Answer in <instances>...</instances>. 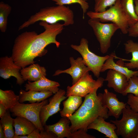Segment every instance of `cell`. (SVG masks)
Returning <instances> with one entry per match:
<instances>
[{"instance_id": "f1b7e54d", "label": "cell", "mask_w": 138, "mask_h": 138, "mask_svg": "<svg viewBox=\"0 0 138 138\" xmlns=\"http://www.w3.org/2000/svg\"><path fill=\"white\" fill-rule=\"evenodd\" d=\"M55 2L57 5H65L77 3L80 5L83 12V18H84V15L89 8L87 0H51Z\"/></svg>"}, {"instance_id": "7a4b0ae2", "label": "cell", "mask_w": 138, "mask_h": 138, "mask_svg": "<svg viewBox=\"0 0 138 138\" xmlns=\"http://www.w3.org/2000/svg\"><path fill=\"white\" fill-rule=\"evenodd\" d=\"M64 21V26L73 25L74 23L73 11L68 6L64 5L48 7L41 9L39 11L32 15L18 28L21 30L39 21H45L49 24Z\"/></svg>"}, {"instance_id": "f546056e", "label": "cell", "mask_w": 138, "mask_h": 138, "mask_svg": "<svg viewBox=\"0 0 138 138\" xmlns=\"http://www.w3.org/2000/svg\"><path fill=\"white\" fill-rule=\"evenodd\" d=\"M128 94L138 97V76H134L129 79L126 88L122 94L125 96Z\"/></svg>"}, {"instance_id": "ba28073f", "label": "cell", "mask_w": 138, "mask_h": 138, "mask_svg": "<svg viewBox=\"0 0 138 138\" xmlns=\"http://www.w3.org/2000/svg\"><path fill=\"white\" fill-rule=\"evenodd\" d=\"M105 81L103 78L99 77L96 80H94L88 72L74 84L67 87L66 96L68 97L72 95H76L85 97L95 89L101 88Z\"/></svg>"}, {"instance_id": "d4e9b609", "label": "cell", "mask_w": 138, "mask_h": 138, "mask_svg": "<svg viewBox=\"0 0 138 138\" xmlns=\"http://www.w3.org/2000/svg\"><path fill=\"white\" fill-rule=\"evenodd\" d=\"M19 102V95H16L14 91L0 89V103L4 105L7 110L13 108Z\"/></svg>"}, {"instance_id": "9a60e30c", "label": "cell", "mask_w": 138, "mask_h": 138, "mask_svg": "<svg viewBox=\"0 0 138 138\" xmlns=\"http://www.w3.org/2000/svg\"><path fill=\"white\" fill-rule=\"evenodd\" d=\"M105 80L108 82V87L113 88L115 92L121 94L128 85V81L124 74L112 69L109 70Z\"/></svg>"}, {"instance_id": "2e32d148", "label": "cell", "mask_w": 138, "mask_h": 138, "mask_svg": "<svg viewBox=\"0 0 138 138\" xmlns=\"http://www.w3.org/2000/svg\"><path fill=\"white\" fill-rule=\"evenodd\" d=\"M60 86L58 82L50 80L44 76L40 79L34 82H31L28 81L24 87L26 91H50L55 94L59 90L58 87Z\"/></svg>"}, {"instance_id": "83f0119b", "label": "cell", "mask_w": 138, "mask_h": 138, "mask_svg": "<svg viewBox=\"0 0 138 138\" xmlns=\"http://www.w3.org/2000/svg\"><path fill=\"white\" fill-rule=\"evenodd\" d=\"M12 7L8 4L1 2L0 3V30L5 32L6 30L8 17L10 13Z\"/></svg>"}, {"instance_id": "7402d4cb", "label": "cell", "mask_w": 138, "mask_h": 138, "mask_svg": "<svg viewBox=\"0 0 138 138\" xmlns=\"http://www.w3.org/2000/svg\"><path fill=\"white\" fill-rule=\"evenodd\" d=\"M13 126L15 128V136L28 135L37 129L31 121L20 116L14 119Z\"/></svg>"}, {"instance_id": "1f68e13d", "label": "cell", "mask_w": 138, "mask_h": 138, "mask_svg": "<svg viewBox=\"0 0 138 138\" xmlns=\"http://www.w3.org/2000/svg\"><path fill=\"white\" fill-rule=\"evenodd\" d=\"M135 4L134 9L136 14L138 16V0H134ZM129 36L136 37H138V20L135 24L129 26L128 30Z\"/></svg>"}, {"instance_id": "8992f818", "label": "cell", "mask_w": 138, "mask_h": 138, "mask_svg": "<svg viewBox=\"0 0 138 138\" xmlns=\"http://www.w3.org/2000/svg\"><path fill=\"white\" fill-rule=\"evenodd\" d=\"M88 24L92 28L98 41L101 52L106 53L111 46V39L118 29V26L116 24H103L97 19H90Z\"/></svg>"}, {"instance_id": "d6986e66", "label": "cell", "mask_w": 138, "mask_h": 138, "mask_svg": "<svg viewBox=\"0 0 138 138\" xmlns=\"http://www.w3.org/2000/svg\"><path fill=\"white\" fill-rule=\"evenodd\" d=\"M20 73L24 81L28 80L34 82L41 79L44 76H46V70L44 67L38 64H33L28 67L21 68Z\"/></svg>"}, {"instance_id": "8fae6325", "label": "cell", "mask_w": 138, "mask_h": 138, "mask_svg": "<svg viewBox=\"0 0 138 138\" xmlns=\"http://www.w3.org/2000/svg\"><path fill=\"white\" fill-rule=\"evenodd\" d=\"M100 94L102 105L108 109L109 116H113L116 119H118L127 103L119 101L116 94L109 91L107 89L104 90L103 93H100Z\"/></svg>"}, {"instance_id": "e575fe53", "label": "cell", "mask_w": 138, "mask_h": 138, "mask_svg": "<svg viewBox=\"0 0 138 138\" xmlns=\"http://www.w3.org/2000/svg\"><path fill=\"white\" fill-rule=\"evenodd\" d=\"M14 138H41L40 131L36 129L30 134L26 135H19L15 136Z\"/></svg>"}, {"instance_id": "3957f363", "label": "cell", "mask_w": 138, "mask_h": 138, "mask_svg": "<svg viewBox=\"0 0 138 138\" xmlns=\"http://www.w3.org/2000/svg\"><path fill=\"white\" fill-rule=\"evenodd\" d=\"M86 15L90 19H97L101 22H112L118 26L123 34L128 33L129 27L128 18L122 8L121 0H117L114 5L105 12L89 11L87 12Z\"/></svg>"}, {"instance_id": "52a82bcc", "label": "cell", "mask_w": 138, "mask_h": 138, "mask_svg": "<svg viewBox=\"0 0 138 138\" xmlns=\"http://www.w3.org/2000/svg\"><path fill=\"white\" fill-rule=\"evenodd\" d=\"M48 103V100L47 99L39 102L29 104L19 102L10 110L13 116H20L27 119L40 132L44 129L40 120V111L41 107Z\"/></svg>"}, {"instance_id": "e0dca14e", "label": "cell", "mask_w": 138, "mask_h": 138, "mask_svg": "<svg viewBox=\"0 0 138 138\" xmlns=\"http://www.w3.org/2000/svg\"><path fill=\"white\" fill-rule=\"evenodd\" d=\"M115 56L114 52L111 53L103 65L101 72H104L107 70H113L124 74L126 76L128 81L134 76H138V70L133 71L124 66L122 60L118 61L117 63H115L114 59Z\"/></svg>"}, {"instance_id": "277c9868", "label": "cell", "mask_w": 138, "mask_h": 138, "mask_svg": "<svg viewBox=\"0 0 138 138\" xmlns=\"http://www.w3.org/2000/svg\"><path fill=\"white\" fill-rule=\"evenodd\" d=\"M122 117L120 120H111L117 127L115 132L117 136L123 138H137L138 134V112L133 111L127 105L122 110Z\"/></svg>"}, {"instance_id": "74e56055", "label": "cell", "mask_w": 138, "mask_h": 138, "mask_svg": "<svg viewBox=\"0 0 138 138\" xmlns=\"http://www.w3.org/2000/svg\"><path fill=\"white\" fill-rule=\"evenodd\" d=\"M0 138H5L4 129L1 124H0Z\"/></svg>"}, {"instance_id": "484cf974", "label": "cell", "mask_w": 138, "mask_h": 138, "mask_svg": "<svg viewBox=\"0 0 138 138\" xmlns=\"http://www.w3.org/2000/svg\"><path fill=\"white\" fill-rule=\"evenodd\" d=\"M134 0H121L124 11L127 16L129 26L135 24L138 20V16L135 11Z\"/></svg>"}, {"instance_id": "7c38bea8", "label": "cell", "mask_w": 138, "mask_h": 138, "mask_svg": "<svg viewBox=\"0 0 138 138\" xmlns=\"http://www.w3.org/2000/svg\"><path fill=\"white\" fill-rule=\"evenodd\" d=\"M22 68L14 61L12 57L6 56L0 58V76L6 79L13 76L16 79L17 84L21 85L24 82L20 73Z\"/></svg>"}, {"instance_id": "d590c367", "label": "cell", "mask_w": 138, "mask_h": 138, "mask_svg": "<svg viewBox=\"0 0 138 138\" xmlns=\"http://www.w3.org/2000/svg\"><path fill=\"white\" fill-rule=\"evenodd\" d=\"M40 134L41 138H57L56 135L54 133L45 130L40 132Z\"/></svg>"}, {"instance_id": "ffe728a7", "label": "cell", "mask_w": 138, "mask_h": 138, "mask_svg": "<svg viewBox=\"0 0 138 138\" xmlns=\"http://www.w3.org/2000/svg\"><path fill=\"white\" fill-rule=\"evenodd\" d=\"M70 122V120L67 117H62L55 124L51 125H46L44 127L45 130L52 132L55 134L57 138H70L71 133L70 126H69Z\"/></svg>"}, {"instance_id": "44dd1931", "label": "cell", "mask_w": 138, "mask_h": 138, "mask_svg": "<svg viewBox=\"0 0 138 138\" xmlns=\"http://www.w3.org/2000/svg\"><path fill=\"white\" fill-rule=\"evenodd\" d=\"M53 94L50 91H26L21 89L19 92V102L20 103L26 101H28L30 103L39 102L46 99Z\"/></svg>"}, {"instance_id": "8d00e7d4", "label": "cell", "mask_w": 138, "mask_h": 138, "mask_svg": "<svg viewBox=\"0 0 138 138\" xmlns=\"http://www.w3.org/2000/svg\"><path fill=\"white\" fill-rule=\"evenodd\" d=\"M7 110L5 107L2 103H0V118L5 114Z\"/></svg>"}, {"instance_id": "4fadbf2b", "label": "cell", "mask_w": 138, "mask_h": 138, "mask_svg": "<svg viewBox=\"0 0 138 138\" xmlns=\"http://www.w3.org/2000/svg\"><path fill=\"white\" fill-rule=\"evenodd\" d=\"M98 89H95L86 95L84 97L82 103L88 110L98 114L106 120L109 117L108 113V110L102 105L100 93L97 95Z\"/></svg>"}, {"instance_id": "5b68a950", "label": "cell", "mask_w": 138, "mask_h": 138, "mask_svg": "<svg viewBox=\"0 0 138 138\" xmlns=\"http://www.w3.org/2000/svg\"><path fill=\"white\" fill-rule=\"evenodd\" d=\"M88 42L86 39L83 38L79 45L72 44L71 47L81 54L85 65L98 78L99 77L102 67L109 55L102 56L95 54L89 49Z\"/></svg>"}, {"instance_id": "5bb4252c", "label": "cell", "mask_w": 138, "mask_h": 138, "mask_svg": "<svg viewBox=\"0 0 138 138\" xmlns=\"http://www.w3.org/2000/svg\"><path fill=\"white\" fill-rule=\"evenodd\" d=\"M71 67L64 70H58L56 71L53 76L65 73L70 75L72 78V85L75 83L85 73L90 71L85 65L82 57H78L76 59L72 57L69 58Z\"/></svg>"}, {"instance_id": "9c48e42d", "label": "cell", "mask_w": 138, "mask_h": 138, "mask_svg": "<svg viewBox=\"0 0 138 138\" xmlns=\"http://www.w3.org/2000/svg\"><path fill=\"white\" fill-rule=\"evenodd\" d=\"M99 116L98 114L88 110L82 103L74 113L67 118L71 124V132L80 129L87 132L89 125Z\"/></svg>"}, {"instance_id": "d6a6232c", "label": "cell", "mask_w": 138, "mask_h": 138, "mask_svg": "<svg viewBox=\"0 0 138 138\" xmlns=\"http://www.w3.org/2000/svg\"><path fill=\"white\" fill-rule=\"evenodd\" d=\"M127 103L134 112H138V97L131 94H129Z\"/></svg>"}, {"instance_id": "836d02e7", "label": "cell", "mask_w": 138, "mask_h": 138, "mask_svg": "<svg viewBox=\"0 0 138 138\" xmlns=\"http://www.w3.org/2000/svg\"><path fill=\"white\" fill-rule=\"evenodd\" d=\"M84 129H80L71 133L70 138H95L93 136L88 134Z\"/></svg>"}, {"instance_id": "ac0fdd59", "label": "cell", "mask_w": 138, "mask_h": 138, "mask_svg": "<svg viewBox=\"0 0 138 138\" xmlns=\"http://www.w3.org/2000/svg\"><path fill=\"white\" fill-rule=\"evenodd\" d=\"M103 117L98 116L87 127V129H93L102 133L109 138H118L115 132L117 127L113 123L108 122Z\"/></svg>"}, {"instance_id": "603a6c76", "label": "cell", "mask_w": 138, "mask_h": 138, "mask_svg": "<svg viewBox=\"0 0 138 138\" xmlns=\"http://www.w3.org/2000/svg\"><path fill=\"white\" fill-rule=\"evenodd\" d=\"M82 98L76 95L68 97L67 99L63 102V108L60 112L61 117L68 118L71 116L82 104Z\"/></svg>"}, {"instance_id": "30bf717a", "label": "cell", "mask_w": 138, "mask_h": 138, "mask_svg": "<svg viewBox=\"0 0 138 138\" xmlns=\"http://www.w3.org/2000/svg\"><path fill=\"white\" fill-rule=\"evenodd\" d=\"M66 94L64 90L59 89L49 99V103L41 107L39 117L41 123L43 126L46 125V122L50 117L61 110L60 105L67 97L65 96Z\"/></svg>"}, {"instance_id": "f35d334b", "label": "cell", "mask_w": 138, "mask_h": 138, "mask_svg": "<svg viewBox=\"0 0 138 138\" xmlns=\"http://www.w3.org/2000/svg\"><path fill=\"white\" fill-rule=\"evenodd\" d=\"M137 138H138V134L137 136Z\"/></svg>"}, {"instance_id": "4dcf8cb0", "label": "cell", "mask_w": 138, "mask_h": 138, "mask_svg": "<svg viewBox=\"0 0 138 138\" xmlns=\"http://www.w3.org/2000/svg\"><path fill=\"white\" fill-rule=\"evenodd\" d=\"M117 0H95L94 12H102L106 10L108 7L114 5Z\"/></svg>"}, {"instance_id": "cb8c5ba5", "label": "cell", "mask_w": 138, "mask_h": 138, "mask_svg": "<svg viewBox=\"0 0 138 138\" xmlns=\"http://www.w3.org/2000/svg\"><path fill=\"white\" fill-rule=\"evenodd\" d=\"M124 45L125 53H131L132 55L130 60L122 59L129 62L124 63V66L130 70L136 69L138 70V42L129 40L124 44Z\"/></svg>"}, {"instance_id": "4316f807", "label": "cell", "mask_w": 138, "mask_h": 138, "mask_svg": "<svg viewBox=\"0 0 138 138\" xmlns=\"http://www.w3.org/2000/svg\"><path fill=\"white\" fill-rule=\"evenodd\" d=\"M1 118L0 124L4 129L5 138H14L15 131L13 129L14 119L11 117L9 112L7 110Z\"/></svg>"}, {"instance_id": "6da1fadb", "label": "cell", "mask_w": 138, "mask_h": 138, "mask_svg": "<svg viewBox=\"0 0 138 138\" xmlns=\"http://www.w3.org/2000/svg\"><path fill=\"white\" fill-rule=\"evenodd\" d=\"M39 25L45 29L42 33L38 34L35 31H26L15 39L11 56L14 63L22 68L34 63L35 58L45 55L48 52L45 48L48 45L53 43L59 48L60 45L56 38L63 30V24H49L41 21Z\"/></svg>"}]
</instances>
